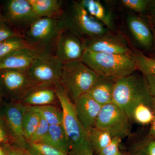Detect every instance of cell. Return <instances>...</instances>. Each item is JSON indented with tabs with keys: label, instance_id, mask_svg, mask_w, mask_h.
I'll list each match as a JSON object with an SVG mask.
<instances>
[{
	"label": "cell",
	"instance_id": "obj_1",
	"mask_svg": "<svg viewBox=\"0 0 155 155\" xmlns=\"http://www.w3.org/2000/svg\"><path fill=\"white\" fill-rule=\"evenodd\" d=\"M59 19L64 30L70 31L82 41L110 31L89 15L78 1L64 2L63 13Z\"/></svg>",
	"mask_w": 155,
	"mask_h": 155
},
{
	"label": "cell",
	"instance_id": "obj_2",
	"mask_svg": "<svg viewBox=\"0 0 155 155\" xmlns=\"http://www.w3.org/2000/svg\"><path fill=\"white\" fill-rule=\"evenodd\" d=\"M81 60L98 75L117 79L130 75L137 69L130 55L84 50Z\"/></svg>",
	"mask_w": 155,
	"mask_h": 155
},
{
	"label": "cell",
	"instance_id": "obj_3",
	"mask_svg": "<svg viewBox=\"0 0 155 155\" xmlns=\"http://www.w3.org/2000/svg\"><path fill=\"white\" fill-rule=\"evenodd\" d=\"M113 103L124 110L130 120L132 110L138 104H155L150 95L144 76L141 77L134 72L117 79Z\"/></svg>",
	"mask_w": 155,
	"mask_h": 155
},
{
	"label": "cell",
	"instance_id": "obj_4",
	"mask_svg": "<svg viewBox=\"0 0 155 155\" xmlns=\"http://www.w3.org/2000/svg\"><path fill=\"white\" fill-rule=\"evenodd\" d=\"M98 77L81 60H77L64 63L59 83L74 103L89 91Z\"/></svg>",
	"mask_w": 155,
	"mask_h": 155
},
{
	"label": "cell",
	"instance_id": "obj_5",
	"mask_svg": "<svg viewBox=\"0 0 155 155\" xmlns=\"http://www.w3.org/2000/svg\"><path fill=\"white\" fill-rule=\"evenodd\" d=\"M64 30L59 19L39 18L22 31V37L30 47L55 54L58 37Z\"/></svg>",
	"mask_w": 155,
	"mask_h": 155
},
{
	"label": "cell",
	"instance_id": "obj_6",
	"mask_svg": "<svg viewBox=\"0 0 155 155\" xmlns=\"http://www.w3.org/2000/svg\"><path fill=\"white\" fill-rule=\"evenodd\" d=\"M55 87L56 94L62 108V124L71 148L80 146L88 142L87 131L78 119L74 103L60 83L55 84Z\"/></svg>",
	"mask_w": 155,
	"mask_h": 155
},
{
	"label": "cell",
	"instance_id": "obj_7",
	"mask_svg": "<svg viewBox=\"0 0 155 155\" xmlns=\"http://www.w3.org/2000/svg\"><path fill=\"white\" fill-rule=\"evenodd\" d=\"M28 69H0V91L9 102H19L35 87Z\"/></svg>",
	"mask_w": 155,
	"mask_h": 155
},
{
	"label": "cell",
	"instance_id": "obj_8",
	"mask_svg": "<svg viewBox=\"0 0 155 155\" xmlns=\"http://www.w3.org/2000/svg\"><path fill=\"white\" fill-rule=\"evenodd\" d=\"M130 122L124 110L111 103L102 107L95 126L105 130L113 138L122 139L132 134Z\"/></svg>",
	"mask_w": 155,
	"mask_h": 155
},
{
	"label": "cell",
	"instance_id": "obj_9",
	"mask_svg": "<svg viewBox=\"0 0 155 155\" xmlns=\"http://www.w3.org/2000/svg\"><path fill=\"white\" fill-rule=\"evenodd\" d=\"M64 64L54 54H42L28 69L32 83L35 86L55 85L60 83Z\"/></svg>",
	"mask_w": 155,
	"mask_h": 155
},
{
	"label": "cell",
	"instance_id": "obj_10",
	"mask_svg": "<svg viewBox=\"0 0 155 155\" xmlns=\"http://www.w3.org/2000/svg\"><path fill=\"white\" fill-rule=\"evenodd\" d=\"M1 9L0 20L8 22L21 33L39 18L28 0L4 1Z\"/></svg>",
	"mask_w": 155,
	"mask_h": 155
},
{
	"label": "cell",
	"instance_id": "obj_11",
	"mask_svg": "<svg viewBox=\"0 0 155 155\" xmlns=\"http://www.w3.org/2000/svg\"><path fill=\"white\" fill-rule=\"evenodd\" d=\"M110 31L99 36L82 41L84 50L97 52L117 54H132L133 51L126 38Z\"/></svg>",
	"mask_w": 155,
	"mask_h": 155
},
{
	"label": "cell",
	"instance_id": "obj_12",
	"mask_svg": "<svg viewBox=\"0 0 155 155\" xmlns=\"http://www.w3.org/2000/svg\"><path fill=\"white\" fill-rule=\"evenodd\" d=\"M26 106L20 102L4 103L1 116L5 123L14 144L26 147L27 141L23 135L22 119Z\"/></svg>",
	"mask_w": 155,
	"mask_h": 155
},
{
	"label": "cell",
	"instance_id": "obj_13",
	"mask_svg": "<svg viewBox=\"0 0 155 155\" xmlns=\"http://www.w3.org/2000/svg\"><path fill=\"white\" fill-rule=\"evenodd\" d=\"M84 50L82 40L70 31L64 30L57 40L55 55L65 63L81 60Z\"/></svg>",
	"mask_w": 155,
	"mask_h": 155
},
{
	"label": "cell",
	"instance_id": "obj_14",
	"mask_svg": "<svg viewBox=\"0 0 155 155\" xmlns=\"http://www.w3.org/2000/svg\"><path fill=\"white\" fill-rule=\"evenodd\" d=\"M74 104L78 119L86 131L95 127L102 106L87 94L79 97Z\"/></svg>",
	"mask_w": 155,
	"mask_h": 155
},
{
	"label": "cell",
	"instance_id": "obj_15",
	"mask_svg": "<svg viewBox=\"0 0 155 155\" xmlns=\"http://www.w3.org/2000/svg\"><path fill=\"white\" fill-rule=\"evenodd\" d=\"M43 54L45 53L32 48L20 49L0 60V69H28Z\"/></svg>",
	"mask_w": 155,
	"mask_h": 155
},
{
	"label": "cell",
	"instance_id": "obj_16",
	"mask_svg": "<svg viewBox=\"0 0 155 155\" xmlns=\"http://www.w3.org/2000/svg\"><path fill=\"white\" fill-rule=\"evenodd\" d=\"M126 20L128 29L137 44L144 49L151 50L153 46V35L151 26L137 15H129Z\"/></svg>",
	"mask_w": 155,
	"mask_h": 155
},
{
	"label": "cell",
	"instance_id": "obj_17",
	"mask_svg": "<svg viewBox=\"0 0 155 155\" xmlns=\"http://www.w3.org/2000/svg\"><path fill=\"white\" fill-rule=\"evenodd\" d=\"M55 85H38L34 87L20 101L29 107L53 105L58 101Z\"/></svg>",
	"mask_w": 155,
	"mask_h": 155
},
{
	"label": "cell",
	"instance_id": "obj_18",
	"mask_svg": "<svg viewBox=\"0 0 155 155\" xmlns=\"http://www.w3.org/2000/svg\"><path fill=\"white\" fill-rule=\"evenodd\" d=\"M78 2L91 17L99 21L110 31L116 30L113 12L98 0H80Z\"/></svg>",
	"mask_w": 155,
	"mask_h": 155
},
{
	"label": "cell",
	"instance_id": "obj_19",
	"mask_svg": "<svg viewBox=\"0 0 155 155\" xmlns=\"http://www.w3.org/2000/svg\"><path fill=\"white\" fill-rule=\"evenodd\" d=\"M117 78L99 75L87 94L101 106L113 103V93Z\"/></svg>",
	"mask_w": 155,
	"mask_h": 155
},
{
	"label": "cell",
	"instance_id": "obj_20",
	"mask_svg": "<svg viewBox=\"0 0 155 155\" xmlns=\"http://www.w3.org/2000/svg\"><path fill=\"white\" fill-rule=\"evenodd\" d=\"M38 18L59 19L63 13L64 2L61 0H28Z\"/></svg>",
	"mask_w": 155,
	"mask_h": 155
},
{
	"label": "cell",
	"instance_id": "obj_21",
	"mask_svg": "<svg viewBox=\"0 0 155 155\" xmlns=\"http://www.w3.org/2000/svg\"><path fill=\"white\" fill-rule=\"evenodd\" d=\"M38 142L48 145L68 154L71 148L62 124L50 125L46 135Z\"/></svg>",
	"mask_w": 155,
	"mask_h": 155
},
{
	"label": "cell",
	"instance_id": "obj_22",
	"mask_svg": "<svg viewBox=\"0 0 155 155\" xmlns=\"http://www.w3.org/2000/svg\"><path fill=\"white\" fill-rule=\"evenodd\" d=\"M124 155H155V139L148 134L132 136Z\"/></svg>",
	"mask_w": 155,
	"mask_h": 155
},
{
	"label": "cell",
	"instance_id": "obj_23",
	"mask_svg": "<svg viewBox=\"0 0 155 155\" xmlns=\"http://www.w3.org/2000/svg\"><path fill=\"white\" fill-rule=\"evenodd\" d=\"M87 139L94 154L97 155L110 144L113 137L105 130L95 126L87 130Z\"/></svg>",
	"mask_w": 155,
	"mask_h": 155
},
{
	"label": "cell",
	"instance_id": "obj_24",
	"mask_svg": "<svg viewBox=\"0 0 155 155\" xmlns=\"http://www.w3.org/2000/svg\"><path fill=\"white\" fill-rule=\"evenodd\" d=\"M154 104L140 103L135 106L130 114V121L139 125H150L154 118L153 107Z\"/></svg>",
	"mask_w": 155,
	"mask_h": 155
},
{
	"label": "cell",
	"instance_id": "obj_25",
	"mask_svg": "<svg viewBox=\"0 0 155 155\" xmlns=\"http://www.w3.org/2000/svg\"><path fill=\"white\" fill-rule=\"evenodd\" d=\"M29 109L38 114L50 125L62 124L63 114L62 110L53 105L29 107Z\"/></svg>",
	"mask_w": 155,
	"mask_h": 155
},
{
	"label": "cell",
	"instance_id": "obj_26",
	"mask_svg": "<svg viewBox=\"0 0 155 155\" xmlns=\"http://www.w3.org/2000/svg\"><path fill=\"white\" fill-rule=\"evenodd\" d=\"M41 119V117L38 114L26 106L22 119V130L24 137L27 141L36 130Z\"/></svg>",
	"mask_w": 155,
	"mask_h": 155
},
{
	"label": "cell",
	"instance_id": "obj_27",
	"mask_svg": "<svg viewBox=\"0 0 155 155\" xmlns=\"http://www.w3.org/2000/svg\"><path fill=\"white\" fill-rule=\"evenodd\" d=\"M131 57L135 62L137 69L143 75H150L155 77V59L147 57L139 51H133Z\"/></svg>",
	"mask_w": 155,
	"mask_h": 155
},
{
	"label": "cell",
	"instance_id": "obj_28",
	"mask_svg": "<svg viewBox=\"0 0 155 155\" xmlns=\"http://www.w3.org/2000/svg\"><path fill=\"white\" fill-rule=\"evenodd\" d=\"M27 47H30L22 37H16L6 40L0 43V60L15 51Z\"/></svg>",
	"mask_w": 155,
	"mask_h": 155
},
{
	"label": "cell",
	"instance_id": "obj_29",
	"mask_svg": "<svg viewBox=\"0 0 155 155\" xmlns=\"http://www.w3.org/2000/svg\"><path fill=\"white\" fill-rule=\"evenodd\" d=\"M25 149L31 155H69L54 147L40 142L27 141Z\"/></svg>",
	"mask_w": 155,
	"mask_h": 155
},
{
	"label": "cell",
	"instance_id": "obj_30",
	"mask_svg": "<svg viewBox=\"0 0 155 155\" xmlns=\"http://www.w3.org/2000/svg\"><path fill=\"white\" fill-rule=\"evenodd\" d=\"M151 0H121L120 2L126 8L138 13L147 11Z\"/></svg>",
	"mask_w": 155,
	"mask_h": 155
},
{
	"label": "cell",
	"instance_id": "obj_31",
	"mask_svg": "<svg viewBox=\"0 0 155 155\" xmlns=\"http://www.w3.org/2000/svg\"><path fill=\"white\" fill-rule=\"evenodd\" d=\"M16 37H22L21 32L8 22L0 20V43Z\"/></svg>",
	"mask_w": 155,
	"mask_h": 155
},
{
	"label": "cell",
	"instance_id": "obj_32",
	"mask_svg": "<svg viewBox=\"0 0 155 155\" xmlns=\"http://www.w3.org/2000/svg\"><path fill=\"white\" fill-rule=\"evenodd\" d=\"M122 139L113 137L110 144L103 149L97 155H124L119 149Z\"/></svg>",
	"mask_w": 155,
	"mask_h": 155
},
{
	"label": "cell",
	"instance_id": "obj_33",
	"mask_svg": "<svg viewBox=\"0 0 155 155\" xmlns=\"http://www.w3.org/2000/svg\"><path fill=\"white\" fill-rule=\"evenodd\" d=\"M49 127L50 125L48 123L41 117L40 121L36 130L28 141L30 142H38L40 141L46 135L48 131Z\"/></svg>",
	"mask_w": 155,
	"mask_h": 155
},
{
	"label": "cell",
	"instance_id": "obj_34",
	"mask_svg": "<svg viewBox=\"0 0 155 155\" xmlns=\"http://www.w3.org/2000/svg\"><path fill=\"white\" fill-rule=\"evenodd\" d=\"M3 148L6 155H31L25 148L15 144L6 143Z\"/></svg>",
	"mask_w": 155,
	"mask_h": 155
},
{
	"label": "cell",
	"instance_id": "obj_35",
	"mask_svg": "<svg viewBox=\"0 0 155 155\" xmlns=\"http://www.w3.org/2000/svg\"><path fill=\"white\" fill-rule=\"evenodd\" d=\"M69 155H94L89 142L76 147L72 148Z\"/></svg>",
	"mask_w": 155,
	"mask_h": 155
},
{
	"label": "cell",
	"instance_id": "obj_36",
	"mask_svg": "<svg viewBox=\"0 0 155 155\" xmlns=\"http://www.w3.org/2000/svg\"><path fill=\"white\" fill-rule=\"evenodd\" d=\"M147 87L151 97L155 103V77L150 75H143Z\"/></svg>",
	"mask_w": 155,
	"mask_h": 155
},
{
	"label": "cell",
	"instance_id": "obj_37",
	"mask_svg": "<svg viewBox=\"0 0 155 155\" xmlns=\"http://www.w3.org/2000/svg\"><path fill=\"white\" fill-rule=\"evenodd\" d=\"M147 11L151 20L152 25L155 26V0L151 1Z\"/></svg>",
	"mask_w": 155,
	"mask_h": 155
},
{
	"label": "cell",
	"instance_id": "obj_38",
	"mask_svg": "<svg viewBox=\"0 0 155 155\" xmlns=\"http://www.w3.org/2000/svg\"><path fill=\"white\" fill-rule=\"evenodd\" d=\"M153 111L154 118L152 122L151 123L150 127L148 134L151 137L155 139V104L153 107Z\"/></svg>",
	"mask_w": 155,
	"mask_h": 155
},
{
	"label": "cell",
	"instance_id": "obj_39",
	"mask_svg": "<svg viewBox=\"0 0 155 155\" xmlns=\"http://www.w3.org/2000/svg\"><path fill=\"white\" fill-rule=\"evenodd\" d=\"M151 28L153 33V48L154 49L155 55V58H153L155 59V26H153V25H152V26H151Z\"/></svg>",
	"mask_w": 155,
	"mask_h": 155
},
{
	"label": "cell",
	"instance_id": "obj_40",
	"mask_svg": "<svg viewBox=\"0 0 155 155\" xmlns=\"http://www.w3.org/2000/svg\"><path fill=\"white\" fill-rule=\"evenodd\" d=\"M5 137V134L2 129V127L0 126V143L2 142L4 140Z\"/></svg>",
	"mask_w": 155,
	"mask_h": 155
},
{
	"label": "cell",
	"instance_id": "obj_41",
	"mask_svg": "<svg viewBox=\"0 0 155 155\" xmlns=\"http://www.w3.org/2000/svg\"><path fill=\"white\" fill-rule=\"evenodd\" d=\"M0 155H6L5 150L3 149V148L1 147H0Z\"/></svg>",
	"mask_w": 155,
	"mask_h": 155
},
{
	"label": "cell",
	"instance_id": "obj_42",
	"mask_svg": "<svg viewBox=\"0 0 155 155\" xmlns=\"http://www.w3.org/2000/svg\"><path fill=\"white\" fill-rule=\"evenodd\" d=\"M3 99L2 96L1 91H0V103L2 102Z\"/></svg>",
	"mask_w": 155,
	"mask_h": 155
}]
</instances>
